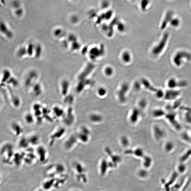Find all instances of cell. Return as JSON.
I'll return each instance as SVG.
<instances>
[{
    "mask_svg": "<svg viewBox=\"0 0 191 191\" xmlns=\"http://www.w3.org/2000/svg\"><path fill=\"white\" fill-rule=\"evenodd\" d=\"M72 168L75 179L77 182L81 183H84L86 177L85 169L83 164L80 161H75L72 164Z\"/></svg>",
    "mask_w": 191,
    "mask_h": 191,
    "instance_id": "obj_1",
    "label": "cell"
},
{
    "mask_svg": "<svg viewBox=\"0 0 191 191\" xmlns=\"http://www.w3.org/2000/svg\"><path fill=\"white\" fill-rule=\"evenodd\" d=\"M66 168L63 164L54 165L46 170L48 177H59L66 174Z\"/></svg>",
    "mask_w": 191,
    "mask_h": 191,
    "instance_id": "obj_2",
    "label": "cell"
},
{
    "mask_svg": "<svg viewBox=\"0 0 191 191\" xmlns=\"http://www.w3.org/2000/svg\"><path fill=\"white\" fill-rule=\"evenodd\" d=\"M37 160L41 163H47L49 158V154L47 149L43 145H39L35 151Z\"/></svg>",
    "mask_w": 191,
    "mask_h": 191,
    "instance_id": "obj_3",
    "label": "cell"
},
{
    "mask_svg": "<svg viewBox=\"0 0 191 191\" xmlns=\"http://www.w3.org/2000/svg\"><path fill=\"white\" fill-rule=\"evenodd\" d=\"M14 35L13 32L8 23L3 20H0V35L10 41L13 38Z\"/></svg>",
    "mask_w": 191,
    "mask_h": 191,
    "instance_id": "obj_4",
    "label": "cell"
},
{
    "mask_svg": "<svg viewBox=\"0 0 191 191\" xmlns=\"http://www.w3.org/2000/svg\"><path fill=\"white\" fill-rule=\"evenodd\" d=\"M78 142L77 135L76 136H72L65 142L64 145V148L67 151L72 150L76 146Z\"/></svg>",
    "mask_w": 191,
    "mask_h": 191,
    "instance_id": "obj_5",
    "label": "cell"
},
{
    "mask_svg": "<svg viewBox=\"0 0 191 191\" xmlns=\"http://www.w3.org/2000/svg\"><path fill=\"white\" fill-rule=\"evenodd\" d=\"M180 95L178 89H168L165 93L164 97L166 100L172 101L175 100Z\"/></svg>",
    "mask_w": 191,
    "mask_h": 191,
    "instance_id": "obj_6",
    "label": "cell"
},
{
    "mask_svg": "<svg viewBox=\"0 0 191 191\" xmlns=\"http://www.w3.org/2000/svg\"><path fill=\"white\" fill-rule=\"evenodd\" d=\"M174 142L171 140H169L165 144V150L167 152H170L174 150Z\"/></svg>",
    "mask_w": 191,
    "mask_h": 191,
    "instance_id": "obj_7",
    "label": "cell"
},
{
    "mask_svg": "<svg viewBox=\"0 0 191 191\" xmlns=\"http://www.w3.org/2000/svg\"><path fill=\"white\" fill-rule=\"evenodd\" d=\"M28 141L30 145L33 146H36L37 147L39 145V139L38 137L36 135L33 136Z\"/></svg>",
    "mask_w": 191,
    "mask_h": 191,
    "instance_id": "obj_8",
    "label": "cell"
},
{
    "mask_svg": "<svg viewBox=\"0 0 191 191\" xmlns=\"http://www.w3.org/2000/svg\"><path fill=\"white\" fill-rule=\"evenodd\" d=\"M26 119L27 122H28V123L30 124L33 123L34 120V117L31 114H27Z\"/></svg>",
    "mask_w": 191,
    "mask_h": 191,
    "instance_id": "obj_9",
    "label": "cell"
},
{
    "mask_svg": "<svg viewBox=\"0 0 191 191\" xmlns=\"http://www.w3.org/2000/svg\"><path fill=\"white\" fill-rule=\"evenodd\" d=\"M5 4H6V3H5V1H0V7L4 6Z\"/></svg>",
    "mask_w": 191,
    "mask_h": 191,
    "instance_id": "obj_10",
    "label": "cell"
},
{
    "mask_svg": "<svg viewBox=\"0 0 191 191\" xmlns=\"http://www.w3.org/2000/svg\"><path fill=\"white\" fill-rule=\"evenodd\" d=\"M34 191H46L44 190H43V189L42 188H38Z\"/></svg>",
    "mask_w": 191,
    "mask_h": 191,
    "instance_id": "obj_11",
    "label": "cell"
},
{
    "mask_svg": "<svg viewBox=\"0 0 191 191\" xmlns=\"http://www.w3.org/2000/svg\"><path fill=\"white\" fill-rule=\"evenodd\" d=\"M71 191H82L79 189H75L73 190H71Z\"/></svg>",
    "mask_w": 191,
    "mask_h": 191,
    "instance_id": "obj_12",
    "label": "cell"
}]
</instances>
